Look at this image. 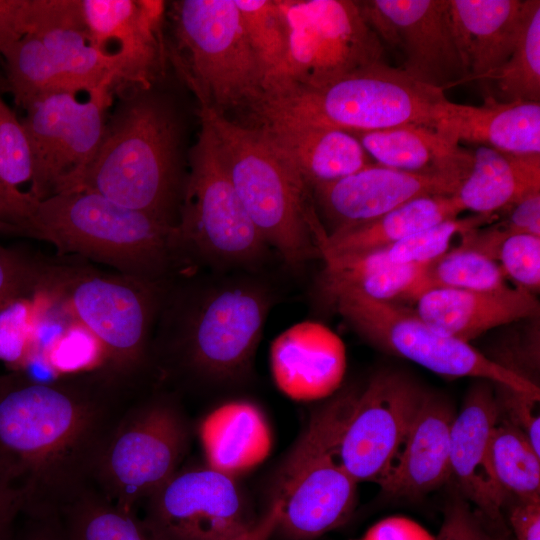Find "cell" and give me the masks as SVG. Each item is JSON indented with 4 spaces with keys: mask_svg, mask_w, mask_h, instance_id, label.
Returning <instances> with one entry per match:
<instances>
[{
    "mask_svg": "<svg viewBox=\"0 0 540 540\" xmlns=\"http://www.w3.org/2000/svg\"><path fill=\"white\" fill-rule=\"evenodd\" d=\"M461 212L453 195L423 196L342 232L327 235L320 229L315 234V242L320 257L368 251L456 218Z\"/></svg>",
    "mask_w": 540,
    "mask_h": 540,
    "instance_id": "30",
    "label": "cell"
},
{
    "mask_svg": "<svg viewBox=\"0 0 540 540\" xmlns=\"http://www.w3.org/2000/svg\"><path fill=\"white\" fill-rule=\"evenodd\" d=\"M435 129L456 142L516 153L540 154V102L500 101L490 94L480 106L446 99Z\"/></svg>",
    "mask_w": 540,
    "mask_h": 540,
    "instance_id": "26",
    "label": "cell"
},
{
    "mask_svg": "<svg viewBox=\"0 0 540 540\" xmlns=\"http://www.w3.org/2000/svg\"><path fill=\"white\" fill-rule=\"evenodd\" d=\"M475 81L493 83V97L500 101L540 102L539 0H525L517 40L507 61Z\"/></svg>",
    "mask_w": 540,
    "mask_h": 540,
    "instance_id": "34",
    "label": "cell"
},
{
    "mask_svg": "<svg viewBox=\"0 0 540 540\" xmlns=\"http://www.w3.org/2000/svg\"><path fill=\"white\" fill-rule=\"evenodd\" d=\"M115 85L107 81L85 100L72 92H52L24 108L20 121L30 148L29 194L35 200L75 187L99 149Z\"/></svg>",
    "mask_w": 540,
    "mask_h": 540,
    "instance_id": "13",
    "label": "cell"
},
{
    "mask_svg": "<svg viewBox=\"0 0 540 540\" xmlns=\"http://www.w3.org/2000/svg\"><path fill=\"white\" fill-rule=\"evenodd\" d=\"M272 294L252 279L215 285L166 283L152 339V373L232 383L250 371L272 304Z\"/></svg>",
    "mask_w": 540,
    "mask_h": 540,
    "instance_id": "2",
    "label": "cell"
},
{
    "mask_svg": "<svg viewBox=\"0 0 540 540\" xmlns=\"http://www.w3.org/2000/svg\"><path fill=\"white\" fill-rule=\"evenodd\" d=\"M455 416L446 398L426 392L393 469L379 485L384 495L415 499L449 483Z\"/></svg>",
    "mask_w": 540,
    "mask_h": 540,
    "instance_id": "23",
    "label": "cell"
},
{
    "mask_svg": "<svg viewBox=\"0 0 540 540\" xmlns=\"http://www.w3.org/2000/svg\"><path fill=\"white\" fill-rule=\"evenodd\" d=\"M345 347L319 322L303 321L280 333L270 346V368L278 389L296 401L330 396L343 379Z\"/></svg>",
    "mask_w": 540,
    "mask_h": 540,
    "instance_id": "21",
    "label": "cell"
},
{
    "mask_svg": "<svg viewBox=\"0 0 540 540\" xmlns=\"http://www.w3.org/2000/svg\"><path fill=\"white\" fill-rule=\"evenodd\" d=\"M494 387L498 415L522 431L540 454V416L536 412L539 399L498 383Z\"/></svg>",
    "mask_w": 540,
    "mask_h": 540,
    "instance_id": "42",
    "label": "cell"
},
{
    "mask_svg": "<svg viewBox=\"0 0 540 540\" xmlns=\"http://www.w3.org/2000/svg\"><path fill=\"white\" fill-rule=\"evenodd\" d=\"M242 26L264 74V82L283 65L288 30L277 0H234ZM264 87V85H263Z\"/></svg>",
    "mask_w": 540,
    "mask_h": 540,
    "instance_id": "37",
    "label": "cell"
},
{
    "mask_svg": "<svg viewBox=\"0 0 540 540\" xmlns=\"http://www.w3.org/2000/svg\"><path fill=\"white\" fill-rule=\"evenodd\" d=\"M498 223L509 234L528 233L540 236V191L515 203Z\"/></svg>",
    "mask_w": 540,
    "mask_h": 540,
    "instance_id": "46",
    "label": "cell"
},
{
    "mask_svg": "<svg viewBox=\"0 0 540 540\" xmlns=\"http://www.w3.org/2000/svg\"><path fill=\"white\" fill-rule=\"evenodd\" d=\"M257 127L310 190L373 164L347 130L288 120H262Z\"/></svg>",
    "mask_w": 540,
    "mask_h": 540,
    "instance_id": "24",
    "label": "cell"
},
{
    "mask_svg": "<svg viewBox=\"0 0 540 540\" xmlns=\"http://www.w3.org/2000/svg\"><path fill=\"white\" fill-rule=\"evenodd\" d=\"M505 521L514 540H540V498L507 496Z\"/></svg>",
    "mask_w": 540,
    "mask_h": 540,
    "instance_id": "44",
    "label": "cell"
},
{
    "mask_svg": "<svg viewBox=\"0 0 540 540\" xmlns=\"http://www.w3.org/2000/svg\"><path fill=\"white\" fill-rule=\"evenodd\" d=\"M281 508L280 501L268 503L266 509L251 527L229 540H270L279 521Z\"/></svg>",
    "mask_w": 540,
    "mask_h": 540,
    "instance_id": "50",
    "label": "cell"
},
{
    "mask_svg": "<svg viewBox=\"0 0 540 540\" xmlns=\"http://www.w3.org/2000/svg\"><path fill=\"white\" fill-rule=\"evenodd\" d=\"M435 540H514L510 531L498 528L456 490L444 509Z\"/></svg>",
    "mask_w": 540,
    "mask_h": 540,
    "instance_id": "40",
    "label": "cell"
},
{
    "mask_svg": "<svg viewBox=\"0 0 540 540\" xmlns=\"http://www.w3.org/2000/svg\"><path fill=\"white\" fill-rule=\"evenodd\" d=\"M167 281L106 272L69 257L34 259L33 292L60 303L97 343V369L132 388H142L152 373L151 344Z\"/></svg>",
    "mask_w": 540,
    "mask_h": 540,
    "instance_id": "4",
    "label": "cell"
},
{
    "mask_svg": "<svg viewBox=\"0 0 540 540\" xmlns=\"http://www.w3.org/2000/svg\"><path fill=\"white\" fill-rule=\"evenodd\" d=\"M360 540H435L415 521L393 516L372 526Z\"/></svg>",
    "mask_w": 540,
    "mask_h": 540,
    "instance_id": "47",
    "label": "cell"
},
{
    "mask_svg": "<svg viewBox=\"0 0 540 540\" xmlns=\"http://www.w3.org/2000/svg\"><path fill=\"white\" fill-rule=\"evenodd\" d=\"M218 156L259 233L290 267L320 257L314 230L320 223L310 190L257 126L199 109Z\"/></svg>",
    "mask_w": 540,
    "mask_h": 540,
    "instance_id": "6",
    "label": "cell"
},
{
    "mask_svg": "<svg viewBox=\"0 0 540 540\" xmlns=\"http://www.w3.org/2000/svg\"><path fill=\"white\" fill-rule=\"evenodd\" d=\"M10 540H68L59 515L21 513Z\"/></svg>",
    "mask_w": 540,
    "mask_h": 540,
    "instance_id": "45",
    "label": "cell"
},
{
    "mask_svg": "<svg viewBox=\"0 0 540 540\" xmlns=\"http://www.w3.org/2000/svg\"><path fill=\"white\" fill-rule=\"evenodd\" d=\"M9 232L48 242L60 257L94 261L150 281L170 280L186 263L177 226L89 191L37 201Z\"/></svg>",
    "mask_w": 540,
    "mask_h": 540,
    "instance_id": "5",
    "label": "cell"
},
{
    "mask_svg": "<svg viewBox=\"0 0 540 540\" xmlns=\"http://www.w3.org/2000/svg\"><path fill=\"white\" fill-rule=\"evenodd\" d=\"M520 334L508 335L497 349L486 357L502 368L538 386L539 370V317L534 318Z\"/></svg>",
    "mask_w": 540,
    "mask_h": 540,
    "instance_id": "41",
    "label": "cell"
},
{
    "mask_svg": "<svg viewBox=\"0 0 540 540\" xmlns=\"http://www.w3.org/2000/svg\"><path fill=\"white\" fill-rule=\"evenodd\" d=\"M140 394L97 368L0 374V476L21 495L22 513L59 515L92 484L106 439Z\"/></svg>",
    "mask_w": 540,
    "mask_h": 540,
    "instance_id": "1",
    "label": "cell"
},
{
    "mask_svg": "<svg viewBox=\"0 0 540 540\" xmlns=\"http://www.w3.org/2000/svg\"><path fill=\"white\" fill-rule=\"evenodd\" d=\"M414 313L437 332L469 343L494 328L539 317L535 294L510 285L498 291L432 287L413 301Z\"/></svg>",
    "mask_w": 540,
    "mask_h": 540,
    "instance_id": "22",
    "label": "cell"
},
{
    "mask_svg": "<svg viewBox=\"0 0 540 540\" xmlns=\"http://www.w3.org/2000/svg\"><path fill=\"white\" fill-rule=\"evenodd\" d=\"M497 418L494 383L479 379L468 390L451 427L449 483L487 520L509 531L503 514L507 496L494 476L490 460Z\"/></svg>",
    "mask_w": 540,
    "mask_h": 540,
    "instance_id": "18",
    "label": "cell"
},
{
    "mask_svg": "<svg viewBox=\"0 0 540 540\" xmlns=\"http://www.w3.org/2000/svg\"><path fill=\"white\" fill-rule=\"evenodd\" d=\"M356 392L343 390L314 410L274 470L269 503L282 508L272 537L315 540L352 516L358 484L340 465L336 442Z\"/></svg>",
    "mask_w": 540,
    "mask_h": 540,
    "instance_id": "7",
    "label": "cell"
},
{
    "mask_svg": "<svg viewBox=\"0 0 540 540\" xmlns=\"http://www.w3.org/2000/svg\"><path fill=\"white\" fill-rule=\"evenodd\" d=\"M459 183L373 163L310 189L328 223L327 235L368 223L413 199L453 195Z\"/></svg>",
    "mask_w": 540,
    "mask_h": 540,
    "instance_id": "19",
    "label": "cell"
},
{
    "mask_svg": "<svg viewBox=\"0 0 540 540\" xmlns=\"http://www.w3.org/2000/svg\"><path fill=\"white\" fill-rule=\"evenodd\" d=\"M426 392L392 370L375 374L357 390L336 442L338 461L357 484L379 486L388 477Z\"/></svg>",
    "mask_w": 540,
    "mask_h": 540,
    "instance_id": "15",
    "label": "cell"
},
{
    "mask_svg": "<svg viewBox=\"0 0 540 540\" xmlns=\"http://www.w3.org/2000/svg\"><path fill=\"white\" fill-rule=\"evenodd\" d=\"M143 503L157 540H229L259 517L235 478L207 465L179 469Z\"/></svg>",
    "mask_w": 540,
    "mask_h": 540,
    "instance_id": "16",
    "label": "cell"
},
{
    "mask_svg": "<svg viewBox=\"0 0 540 540\" xmlns=\"http://www.w3.org/2000/svg\"><path fill=\"white\" fill-rule=\"evenodd\" d=\"M59 517L68 540H157L135 511L120 509L92 484Z\"/></svg>",
    "mask_w": 540,
    "mask_h": 540,
    "instance_id": "33",
    "label": "cell"
},
{
    "mask_svg": "<svg viewBox=\"0 0 540 540\" xmlns=\"http://www.w3.org/2000/svg\"><path fill=\"white\" fill-rule=\"evenodd\" d=\"M538 191L540 154H516L478 146L472 151L469 173L453 196L462 211L497 216Z\"/></svg>",
    "mask_w": 540,
    "mask_h": 540,
    "instance_id": "29",
    "label": "cell"
},
{
    "mask_svg": "<svg viewBox=\"0 0 540 540\" xmlns=\"http://www.w3.org/2000/svg\"><path fill=\"white\" fill-rule=\"evenodd\" d=\"M170 17L173 44L166 54L199 109L253 110L264 94V74L234 0L174 1Z\"/></svg>",
    "mask_w": 540,
    "mask_h": 540,
    "instance_id": "9",
    "label": "cell"
},
{
    "mask_svg": "<svg viewBox=\"0 0 540 540\" xmlns=\"http://www.w3.org/2000/svg\"><path fill=\"white\" fill-rule=\"evenodd\" d=\"M377 36L402 51V70L443 91L466 75L453 38L447 0L357 1Z\"/></svg>",
    "mask_w": 540,
    "mask_h": 540,
    "instance_id": "17",
    "label": "cell"
},
{
    "mask_svg": "<svg viewBox=\"0 0 540 540\" xmlns=\"http://www.w3.org/2000/svg\"><path fill=\"white\" fill-rule=\"evenodd\" d=\"M0 231H1V223H0Z\"/></svg>",
    "mask_w": 540,
    "mask_h": 540,
    "instance_id": "51",
    "label": "cell"
},
{
    "mask_svg": "<svg viewBox=\"0 0 540 540\" xmlns=\"http://www.w3.org/2000/svg\"><path fill=\"white\" fill-rule=\"evenodd\" d=\"M190 439V423L174 396L140 394L106 439L92 485L120 509L135 511L180 469Z\"/></svg>",
    "mask_w": 540,
    "mask_h": 540,
    "instance_id": "10",
    "label": "cell"
},
{
    "mask_svg": "<svg viewBox=\"0 0 540 540\" xmlns=\"http://www.w3.org/2000/svg\"><path fill=\"white\" fill-rule=\"evenodd\" d=\"M22 509L21 495L0 476V540H10Z\"/></svg>",
    "mask_w": 540,
    "mask_h": 540,
    "instance_id": "49",
    "label": "cell"
},
{
    "mask_svg": "<svg viewBox=\"0 0 540 540\" xmlns=\"http://www.w3.org/2000/svg\"><path fill=\"white\" fill-rule=\"evenodd\" d=\"M31 178L32 161L24 128L0 96L1 231L9 232L32 212L37 200L21 189L30 184Z\"/></svg>",
    "mask_w": 540,
    "mask_h": 540,
    "instance_id": "31",
    "label": "cell"
},
{
    "mask_svg": "<svg viewBox=\"0 0 540 540\" xmlns=\"http://www.w3.org/2000/svg\"><path fill=\"white\" fill-rule=\"evenodd\" d=\"M81 11L91 45L123 61L126 82L158 78L166 56L161 36L165 2L81 0Z\"/></svg>",
    "mask_w": 540,
    "mask_h": 540,
    "instance_id": "20",
    "label": "cell"
},
{
    "mask_svg": "<svg viewBox=\"0 0 540 540\" xmlns=\"http://www.w3.org/2000/svg\"><path fill=\"white\" fill-rule=\"evenodd\" d=\"M490 460L506 496L540 498V454L522 431L499 415L491 436Z\"/></svg>",
    "mask_w": 540,
    "mask_h": 540,
    "instance_id": "35",
    "label": "cell"
},
{
    "mask_svg": "<svg viewBox=\"0 0 540 540\" xmlns=\"http://www.w3.org/2000/svg\"><path fill=\"white\" fill-rule=\"evenodd\" d=\"M30 294L0 306V362L9 366L10 371H24L36 355Z\"/></svg>",
    "mask_w": 540,
    "mask_h": 540,
    "instance_id": "38",
    "label": "cell"
},
{
    "mask_svg": "<svg viewBox=\"0 0 540 540\" xmlns=\"http://www.w3.org/2000/svg\"><path fill=\"white\" fill-rule=\"evenodd\" d=\"M453 38L465 71L459 84L500 67L510 57L525 0H447Z\"/></svg>",
    "mask_w": 540,
    "mask_h": 540,
    "instance_id": "25",
    "label": "cell"
},
{
    "mask_svg": "<svg viewBox=\"0 0 540 540\" xmlns=\"http://www.w3.org/2000/svg\"><path fill=\"white\" fill-rule=\"evenodd\" d=\"M348 132L381 166L459 184L471 168L472 151L433 127L412 124Z\"/></svg>",
    "mask_w": 540,
    "mask_h": 540,
    "instance_id": "27",
    "label": "cell"
},
{
    "mask_svg": "<svg viewBox=\"0 0 540 540\" xmlns=\"http://www.w3.org/2000/svg\"><path fill=\"white\" fill-rule=\"evenodd\" d=\"M429 265L350 271L324 264L318 282L319 293L324 302L339 296H357L391 304L412 302L424 290Z\"/></svg>",
    "mask_w": 540,
    "mask_h": 540,
    "instance_id": "32",
    "label": "cell"
},
{
    "mask_svg": "<svg viewBox=\"0 0 540 540\" xmlns=\"http://www.w3.org/2000/svg\"><path fill=\"white\" fill-rule=\"evenodd\" d=\"M366 341L446 377H472L540 398L539 386L502 368L467 342L437 332L403 304L357 296L325 302Z\"/></svg>",
    "mask_w": 540,
    "mask_h": 540,
    "instance_id": "14",
    "label": "cell"
},
{
    "mask_svg": "<svg viewBox=\"0 0 540 540\" xmlns=\"http://www.w3.org/2000/svg\"><path fill=\"white\" fill-rule=\"evenodd\" d=\"M446 99L441 88L380 61L319 88L266 93L252 111L258 121L311 122L348 131L412 124L435 128Z\"/></svg>",
    "mask_w": 540,
    "mask_h": 540,
    "instance_id": "8",
    "label": "cell"
},
{
    "mask_svg": "<svg viewBox=\"0 0 540 540\" xmlns=\"http://www.w3.org/2000/svg\"><path fill=\"white\" fill-rule=\"evenodd\" d=\"M25 0H0V54L25 36Z\"/></svg>",
    "mask_w": 540,
    "mask_h": 540,
    "instance_id": "48",
    "label": "cell"
},
{
    "mask_svg": "<svg viewBox=\"0 0 540 540\" xmlns=\"http://www.w3.org/2000/svg\"><path fill=\"white\" fill-rule=\"evenodd\" d=\"M189 162L177 222L186 262L197 259L218 267L260 263L268 245L243 207L203 124Z\"/></svg>",
    "mask_w": 540,
    "mask_h": 540,
    "instance_id": "12",
    "label": "cell"
},
{
    "mask_svg": "<svg viewBox=\"0 0 540 540\" xmlns=\"http://www.w3.org/2000/svg\"><path fill=\"white\" fill-rule=\"evenodd\" d=\"M492 258L513 286L535 294L540 289V236L528 233L505 235Z\"/></svg>",
    "mask_w": 540,
    "mask_h": 540,
    "instance_id": "39",
    "label": "cell"
},
{
    "mask_svg": "<svg viewBox=\"0 0 540 540\" xmlns=\"http://www.w3.org/2000/svg\"><path fill=\"white\" fill-rule=\"evenodd\" d=\"M198 434L206 465L233 478L261 464L272 448L265 415L245 400L213 409L201 421Z\"/></svg>",
    "mask_w": 540,
    "mask_h": 540,
    "instance_id": "28",
    "label": "cell"
},
{
    "mask_svg": "<svg viewBox=\"0 0 540 540\" xmlns=\"http://www.w3.org/2000/svg\"><path fill=\"white\" fill-rule=\"evenodd\" d=\"M277 3L286 22L288 47L283 65L264 82V94L319 88L384 61L382 41L357 1Z\"/></svg>",
    "mask_w": 540,
    "mask_h": 540,
    "instance_id": "11",
    "label": "cell"
},
{
    "mask_svg": "<svg viewBox=\"0 0 540 540\" xmlns=\"http://www.w3.org/2000/svg\"><path fill=\"white\" fill-rule=\"evenodd\" d=\"M508 286L510 285L496 260L480 251L460 245L450 249L428 266L424 290L445 287L489 292Z\"/></svg>",
    "mask_w": 540,
    "mask_h": 540,
    "instance_id": "36",
    "label": "cell"
},
{
    "mask_svg": "<svg viewBox=\"0 0 540 540\" xmlns=\"http://www.w3.org/2000/svg\"><path fill=\"white\" fill-rule=\"evenodd\" d=\"M34 261L0 245V306L33 293Z\"/></svg>",
    "mask_w": 540,
    "mask_h": 540,
    "instance_id": "43",
    "label": "cell"
},
{
    "mask_svg": "<svg viewBox=\"0 0 540 540\" xmlns=\"http://www.w3.org/2000/svg\"><path fill=\"white\" fill-rule=\"evenodd\" d=\"M155 81L115 85L99 149L71 191L97 193L177 226L186 178L181 129Z\"/></svg>",
    "mask_w": 540,
    "mask_h": 540,
    "instance_id": "3",
    "label": "cell"
}]
</instances>
